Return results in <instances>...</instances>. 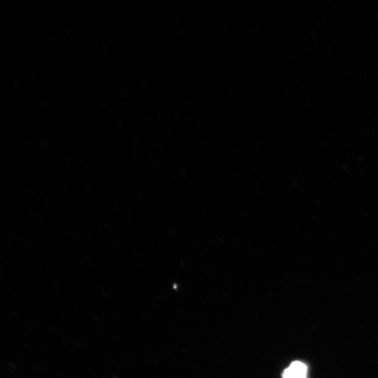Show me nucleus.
Here are the masks:
<instances>
[{
  "instance_id": "obj_1",
  "label": "nucleus",
  "mask_w": 378,
  "mask_h": 378,
  "mask_svg": "<svg viewBox=\"0 0 378 378\" xmlns=\"http://www.w3.org/2000/svg\"><path fill=\"white\" fill-rule=\"evenodd\" d=\"M306 366L300 361L293 362L283 373V378H306Z\"/></svg>"
}]
</instances>
